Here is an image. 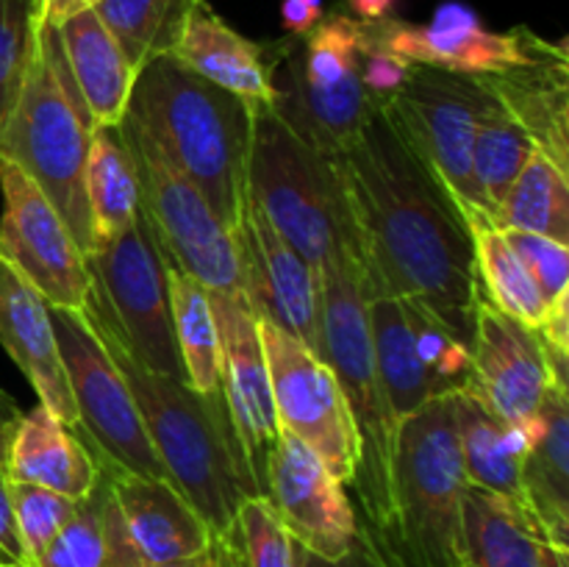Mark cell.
<instances>
[{"label":"cell","instance_id":"cell-44","mask_svg":"<svg viewBox=\"0 0 569 567\" xmlns=\"http://www.w3.org/2000/svg\"><path fill=\"white\" fill-rule=\"evenodd\" d=\"M295 561H298V567H383L381 559L372 554V548L361 537L359 543H356L348 554L339 556V559H326V556L311 554V550L300 548V545L295 543Z\"/></svg>","mask_w":569,"mask_h":567},{"label":"cell","instance_id":"cell-50","mask_svg":"<svg viewBox=\"0 0 569 567\" xmlns=\"http://www.w3.org/2000/svg\"><path fill=\"white\" fill-rule=\"evenodd\" d=\"M144 567H214V548L203 550V554L198 556H189V559L161 561V565H144Z\"/></svg>","mask_w":569,"mask_h":567},{"label":"cell","instance_id":"cell-3","mask_svg":"<svg viewBox=\"0 0 569 567\" xmlns=\"http://www.w3.org/2000/svg\"><path fill=\"white\" fill-rule=\"evenodd\" d=\"M103 345L131 387L167 481L203 517L214 537L231 531L239 504L259 493L239 450L222 392H194L187 381L144 370L106 339Z\"/></svg>","mask_w":569,"mask_h":567},{"label":"cell","instance_id":"cell-34","mask_svg":"<svg viewBox=\"0 0 569 567\" xmlns=\"http://www.w3.org/2000/svg\"><path fill=\"white\" fill-rule=\"evenodd\" d=\"M194 3L198 0H100L92 11L139 76L148 61L172 53Z\"/></svg>","mask_w":569,"mask_h":567},{"label":"cell","instance_id":"cell-33","mask_svg":"<svg viewBox=\"0 0 569 567\" xmlns=\"http://www.w3.org/2000/svg\"><path fill=\"white\" fill-rule=\"evenodd\" d=\"M470 233L478 298L492 304L503 315L515 317L522 326L539 331L548 320L550 309L533 284L531 272L506 242L503 231L495 222H472Z\"/></svg>","mask_w":569,"mask_h":567},{"label":"cell","instance_id":"cell-12","mask_svg":"<svg viewBox=\"0 0 569 567\" xmlns=\"http://www.w3.org/2000/svg\"><path fill=\"white\" fill-rule=\"evenodd\" d=\"M487 100L489 89L478 76L415 64L403 89L383 103L400 137L453 198L467 226L495 222L472 176V142Z\"/></svg>","mask_w":569,"mask_h":567},{"label":"cell","instance_id":"cell-25","mask_svg":"<svg viewBox=\"0 0 569 567\" xmlns=\"http://www.w3.org/2000/svg\"><path fill=\"white\" fill-rule=\"evenodd\" d=\"M100 476V461L67 422L42 404L22 411L6 456V481L53 489L72 500L92 493Z\"/></svg>","mask_w":569,"mask_h":567},{"label":"cell","instance_id":"cell-28","mask_svg":"<svg viewBox=\"0 0 569 567\" xmlns=\"http://www.w3.org/2000/svg\"><path fill=\"white\" fill-rule=\"evenodd\" d=\"M367 317H370L372 359H376L378 378H381L395 417L406 420L445 392L417 356L409 306L403 298L381 295V298L367 300Z\"/></svg>","mask_w":569,"mask_h":567},{"label":"cell","instance_id":"cell-30","mask_svg":"<svg viewBox=\"0 0 569 567\" xmlns=\"http://www.w3.org/2000/svg\"><path fill=\"white\" fill-rule=\"evenodd\" d=\"M94 245L109 242L139 220V183L133 161L117 128H94L83 170Z\"/></svg>","mask_w":569,"mask_h":567},{"label":"cell","instance_id":"cell-14","mask_svg":"<svg viewBox=\"0 0 569 567\" xmlns=\"http://www.w3.org/2000/svg\"><path fill=\"white\" fill-rule=\"evenodd\" d=\"M0 259L56 309L81 311L89 295L87 256L48 195L9 159H0Z\"/></svg>","mask_w":569,"mask_h":567},{"label":"cell","instance_id":"cell-43","mask_svg":"<svg viewBox=\"0 0 569 567\" xmlns=\"http://www.w3.org/2000/svg\"><path fill=\"white\" fill-rule=\"evenodd\" d=\"M0 567H28L20 534H17L14 511H11L9 484L0 476Z\"/></svg>","mask_w":569,"mask_h":567},{"label":"cell","instance_id":"cell-9","mask_svg":"<svg viewBox=\"0 0 569 567\" xmlns=\"http://www.w3.org/2000/svg\"><path fill=\"white\" fill-rule=\"evenodd\" d=\"M89 295L83 315L94 331L139 367L187 381L172 331L164 261L142 217L128 231L87 253Z\"/></svg>","mask_w":569,"mask_h":567},{"label":"cell","instance_id":"cell-2","mask_svg":"<svg viewBox=\"0 0 569 567\" xmlns=\"http://www.w3.org/2000/svg\"><path fill=\"white\" fill-rule=\"evenodd\" d=\"M126 117L203 192L217 220L233 233L248 203L253 106L172 56H159L139 70Z\"/></svg>","mask_w":569,"mask_h":567},{"label":"cell","instance_id":"cell-29","mask_svg":"<svg viewBox=\"0 0 569 567\" xmlns=\"http://www.w3.org/2000/svg\"><path fill=\"white\" fill-rule=\"evenodd\" d=\"M31 567H137L103 465L92 493L78 500L67 526Z\"/></svg>","mask_w":569,"mask_h":567},{"label":"cell","instance_id":"cell-4","mask_svg":"<svg viewBox=\"0 0 569 567\" xmlns=\"http://www.w3.org/2000/svg\"><path fill=\"white\" fill-rule=\"evenodd\" d=\"M320 287V359L337 376L353 417L359 437V465L350 489L359 500L365 520L359 537L376 554L389 520V489H392V459L398 445L400 420L389 406L383 384L372 359L370 317L361 289L359 265L350 248L337 250L317 272Z\"/></svg>","mask_w":569,"mask_h":567},{"label":"cell","instance_id":"cell-20","mask_svg":"<svg viewBox=\"0 0 569 567\" xmlns=\"http://www.w3.org/2000/svg\"><path fill=\"white\" fill-rule=\"evenodd\" d=\"M283 44L287 39L276 42L248 39L228 26L206 0H198L170 56L214 87L242 98L253 109H272L276 100L272 76L283 56Z\"/></svg>","mask_w":569,"mask_h":567},{"label":"cell","instance_id":"cell-40","mask_svg":"<svg viewBox=\"0 0 569 567\" xmlns=\"http://www.w3.org/2000/svg\"><path fill=\"white\" fill-rule=\"evenodd\" d=\"M33 28L31 0H0V131L26 72Z\"/></svg>","mask_w":569,"mask_h":567},{"label":"cell","instance_id":"cell-37","mask_svg":"<svg viewBox=\"0 0 569 567\" xmlns=\"http://www.w3.org/2000/svg\"><path fill=\"white\" fill-rule=\"evenodd\" d=\"M233 539L244 567H298L295 539L261 495L244 498L233 520Z\"/></svg>","mask_w":569,"mask_h":567},{"label":"cell","instance_id":"cell-24","mask_svg":"<svg viewBox=\"0 0 569 567\" xmlns=\"http://www.w3.org/2000/svg\"><path fill=\"white\" fill-rule=\"evenodd\" d=\"M465 567H569V550L556 548L517 500L481 487L461 498Z\"/></svg>","mask_w":569,"mask_h":567},{"label":"cell","instance_id":"cell-5","mask_svg":"<svg viewBox=\"0 0 569 567\" xmlns=\"http://www.w3.org/2000/svg\"><path fill=\"white\" fill-rule=\"evenodd\" d=\"M92 133V117L70 76L59 31L33 28L26 72L0 131V159L20 167L48 195L83 256L94 248L83 195Z\"/></svg>","mask_w":569,"mask_h":567},{"label":"cell","instance_id":"cell-36","mask_svg":"<svg viewBox=\"0 0 569 567\" xmlns=\"http://www.w3.org/2000/svg\"><path fill=\"white\" fill-rule=\"evenodd\" d=\"M533 150L537 148L528 133L506 115L503 106L489 92L476 128V142H472V176H476L478 192L495 222H498L500 203Z\"/></svg>","mask_w":569,"mask_h":567},{"label":"cell","instance_id":"cell-7","mask_svg":"<svg viewBox=\"0 0 569 567\" xmlns=\"http://www.w3.org/2000/svg\"><path fill=\"white\" fill-rule=\"evenodd\" d=\"M248 195L317 272L337 250H353V228L333 156L311 148L272 109H253Z\"/></svg>","mask_w":569,"mask_h":567},{"label":"cell","instance_id":"cell-38","mask_svg":"<svg viewBox=\"0 0 569 567\" xmlns=\"http://www.w3.org/2000/svg\"><path fill=\"white\" fill-rule=\"evenodd\" d=\"M9 484L17 534H20L22 550H26V565L31 567L42 556V550L53 543L56 534L67 526L78 500L53 493V489L33 487V484Z\"/></svg>","mask_w":569,"mask_h":567},{"label":"cell","instance_id":"cell-41","mask_svg":"<svg viewBox=\"0 0 569 567\" xmlns=\"http://www.w3.org/2000/svg\"><path fill=\"white\" fill-rule=\"evenodd\" d=\"M506 242L511 245L526 270L531 272L533 284L542 292L548 309H559L569 304V248L565 242L542 237V233L528 231H511V228H500Z\"/></svg>","mask_w":569,"mask_h":567},{"label":"cell","instance_id":"cell-49","mask_svg":"<svg viewBox=\"0 0 569 567\" xmlns=\"http://www.w3.org/2000/svg\"><path fill=\"white\" fill-rule=\"evenodd\" d=\"M211 548H214V567H244L237 548V539H233V528L228 534H220V537L211 539Z\"/></svg>","mask_w":569,"mask_h":567},{"label":"cell","instance_id":"cell-23","mask_svg":"<svg viewBox=\"0 0 569 567\" xmlns=\"http://www.w3.org/2000/svg\"><path fill=\"white\" fill-rule=\"evenodd\" d=\"M0 345L39 395V404L53 411L61 422L76 428V406L56 348L50 306L3 259H0Z\"/></svg>","mask_w":569,"mask_h":567},{"label":"cell","instance_id":"cell-13","mask_svg":"<svg viewBox=\"0 0 569 567\" xmlns=\"http://www.w3.org/2000/svg\"><path fill=\"white\" fill-rule=\"evenodd\" d=\"M278 426L309 445L328 470L350 487L359 465V437L331 367L311 348L259 320Z\"/></svg>","mask_w":569,"mask_h":567},{"label":"cell","instance_id":"cell-19","mask_svg":"<svg viewBox=\"0 0 569 567\" xmlns=\"http://www.w3.org/2000/svg\"><path fill=\"white\" fill-rule=\"evenodd\" d=\"M461 387L476 395L503 426L531 417L553 387L539 334L478 298L472 317L470 372Z\"/></svg>","mask_w":569,"mask_h":567},{"label":"cell","instance_id":"cell-39","mask_svg":"<svg viewBox=\"0 0 569 567\" xmlns=\"http://www.w3.org/2000/svg\"><path fill=\"white\" fill-rule=\"evenodd\" d=\"M409 306V322H411V337H415V348L426 370L437 381L442 392H453L461 384L467 381L470 372V345L461 342L437 315L420 304Z\"/></svg>","mask_w":569,"mask_h":567},{"label":"cell","instance_id":"cell-48","mask_svg":"<svg viewBox=\"0 0 569 567\" xmlns=\"http://www.w3.org/2000/svg\"><path fill=\"white\" fill-rule=\"evenodd\" d=\"M398 6L400 0H342L339 9H345L350 17L361 22H378L395 17Z\"/></svg>","mask_w":569,"mask_h":567},{"label":"cell","instance_id":"cell-16","mask_svg":"<svg viewBox=\"0 0 569 567\" xmlns=\"http://www.w3.org/2000/svg\"><path fill=\"white\" fill-rule=\"evenodd\" d=\"M220 328V389L237 434L239 450L253 478L256 493L267 495V467L278 442V417L270 372L259 337V320L244 292H211Z\"/></svg>","mask_w":569,"mask_h":567},{"label":"cell","instance_id":"cell-32","mask_svg":"<svg viewBox=\"0 0 569 567\" xmlns=\"http://www.w3.org/2000/svg\"><path fill=\"white\" fill-rule=\"evenodd\" d=\"M170 292L172 331L181 354L187 384L194 392L217 395L220 389V328H217L211 292L189 272L164 261Z\"/></svg>","mask_w":569,"mask_h":567},{"label":"cell","instance_id":"cell-6","mask_svg":"<svg viewBox=\"0 0 569 567\" xmlns=\"http://www.w3.org/2000/svg\"><path fill=\"white\" fill-rule=\"evenodd\" d=\"M453 392L439 395L400 420L389 520L376 545L383 567H465L461 498L467 478L456 437Z\"/></svg>","mask_w":569,"mask_h":567},{"label":"cell","instance_id":"cell-8","mask_svg":"<svg viewBox=\"0 0 569 567\" xmlns=\"http://www.w3.org/2000/svg\"><path fill=\"white\" fill-rule=\"evenodd\" d=\"M365 26L345 9H326L303 39L287 37L272 76V111L326 156L359 139L378 109L359 78Z\"/></svg>","mask_w":569,"mask_h":567},{"label":"cell","instance_id":"cell-22","mask_svg":"<svg viewBox=\"0 0 569 567\" xmlns=\"http://www.w3.org/2000/svg\"><path fill=\"white\" fill-rule=\"evenodd\" d=\"M528 133L533 148L569 172V50L567 39L545 42L533 59L495 76H478Z\"/></svg>","mask_w":569,"mask_h":567},{"label":"cell","instance_id":"cell-47","mask_svg":"<svg viewBox=\"0 0 569 567\" xmlns=\"http://www.w3.org/2000/svg\"><path fill=\"white\" fill-rule=\"evenodd\" d=\"M22 409L3 387H0V476L6 470V456H9V445L11 437L17 431V422H20Z\"/></svg>","mask_w":569,"mask_h":567},{"label":"cell","instance_id":"cell-45","mask_svg":"<svg viewBox=\"0 0 569 567\" xmlns=\"http://www.w3.org/2000/svg\"><path fill=\"white\" fill-rule=\"evenodd\" d=\"M326 14V0H281V22L287 37L303 39Z\"/></svg>","mask_w":569,"mask_h":567},{"label":"cell","instance_id":"cell-46","mask_svg":"<svg viewBox=\"0 0 569 567\" xmlns=\"http://www.w3.org/2000/svg\"><path fill=\"white\" fill-rule=\"evenodd\" d=\"M98 3L100 0H31L33 26L59 31L67 20L83 14V11H92Z\"/></svg>","mask_w":569,"mask_h":567},{"label":"cell","instance_id":"cell-15","mask_svg":"<svg viewBox=\"0 0 569 567\" xmlns=\"http://www.w3.org/2000/svg\"><path fill=\"white\" fill-rule=\"evenodd\" d=\"M372 44L392 50L417 67L459 72V76H495L526 64L548 42L533 28L492 31L465 3H442L428 22H406L400 17L361 22Z\"/></svg>","mask_w":569,"mask_h":567},{"label":"cell","instance_id":"cell-18","mask_svg":"<svg viewBox=\"0 0 569 567\" xmlns=\"http://www.w3.org/2000/svg\"><path fill=\"white\" fill-rule=\"evenodd\" d=\"M267 500L300 548L339 559L359 543V515L345 484L287 428L267 467Z\"/></svg>","mask_w":569,"mask_h":567},{"label":"cell","instance_id":"cell-1","mask_svg":"<svg viewBox=\"0 0 569 567\" xmlns=\"http://www.w3.org/2000/svg\"><path fill=\"white\" fill-rule=\"evenodd\" d=\"M333 165L365 298L395 295L426 306L470 345L478 300L470 226L383 106Z\"/></svg>","mask_w":569,"mask_h":567},{"label":"cell","instance_id":"cell-35","mask_svg":"<svg viewBox=\"0 0 569 567\" xmlns=\"http://www.w3.org/2000/svg\"><path fill=\"white\" fill-rule=\"evenodd\" d=\"M498 228L569 245V172L533 150L498 211Z\"/></svg>","mask_w":569,"mask_h":567},{"label":"cell","instance_id":"cell-21","mask_svg":"<svg viewBox=\"0 0 569 567\" xmlns=\"http://www.w3.org/2000/svg\"><path fill=\"white\" fill-rule=\"evenodd\" d=\"M103 470L109 472L111 495L120 511L122 534L133 565L144 567L189 559L211 548L214 539L211 528L170 481L131 476L109 465H103Z\"/></svg>","mask_w":569,"mask_h":567},{"label":"cell","instance_id":"cell-10","mask_svg":"<svg viewBox=\"0 0 569 567\" xmlns=\"http://www.w3.org/2000/svg\"><path fill=\"white\" fill-rule=\"evenodd\" d=\"M120 137L137 170L139 217L161 261L194 276L209 292H242L233 237L217 220L203 192L156 148L131 117H122Z\"/></svg>","mask_w":569,"mask_h":567},{"label":"cell","instance_id":"cell-31","mask_svg":"<svg viewBox=\"0 0 569 567\" xmlns=\"http://www.w3.org/2000/svg\"><path fill=\"white\" fill-rule=\"evenodd\" d=\"M456 400V437H459L461 470L470 487L489 489L503 498L520 500V454L511 445L503 422L476 398L459 387Z\"/></svg>","mask_w":569,"mask_h":567},{"label":"cell","instance_id":"cell-42","mask_svg":"<svg viewBox=\"0 0 569 567\" xmlns=\"http://www.w3.org/2000/svg\"><path fill=\"white\" fill-rule=\"evenodd\" d=\"M411 67L415 64H409V61L400 59L392 50L381 48V44H372L365 37V48H361L359 59V78L361 87H365V92L370 94L376 106L389 103L403 89V83L411 76Z\"/></svg>","mask_w":569,"mask_h":567},{"label":"cell","instance_id":"cell-17","mask_svg":"<svg viewBox=\"0 0 569 567\" xmlns=\"http://www.w3.org/2000/svg\"><path fill=\"white\" fill-rule=\"evenodd\" d=\"M231 237L242 270V292L256 320L270 322L317 354L320 287H317L315 267L267 222L250 195L242 220Z\"/></svg>","mask_w":569,"mask_h":567},{"label":"cell","instance_id":"cell-11","mask_svg":"<svg viewBox=\"0 0 569 567\" xmlns=\"http://www.w3.org/2000/svg\"><path fill=\"white\" fill-rule=\"evenodd\" d=\"M50 322L76 406V431L83 434L94 459L131 476L167 481L131 387L87 315L50 306Z\"/></svg>","mask_w":569,"mask_h":567},{"label":"cell","instance_id":"cell-26","mask_svg":"<svg viewBox=\"0 0 569 567\" xmlns=\"http://www.w3.org/2000/svg\"><path fill=\"white\" fill-rule=\"evenodd\" d=\"M67 67L81 92L94 128H117L131 103L137 72L94 11L72 17L59 28Z\"/></svg>","mask_w":569,"mask_h":567},{"label":"cell","instance_id":"cell-27","mask_svg":"<svg viewBox=\"0 0 569 567\" xmlns=\"http://www.w3.org/2000/svg\"><path fill=\"white\" fill-rule=\"evenodd\" d=\"M545 437L520 465V500L556 548L569 550V398L553 384L542 400Z\"/></svg>","mask_w":569,"mask_h":567}]
</instances>
